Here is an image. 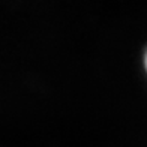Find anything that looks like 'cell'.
Here are the masks:
<instances>
[{
    "instance_id": "1",
    "label": "cell",
    "mask_w": 147,
    "mask_h": 147,
    "mask_svg": "<svg viewBox=\"0 0 147 147\" xmlns=\"http://www.w3.org/2000/svg\"><path fill=\"white\" fill-rule=\"evenodd\" d=\"M144 62H146V69H147V51H146V59H144Z\"/></svg>"
}]
</instances>
